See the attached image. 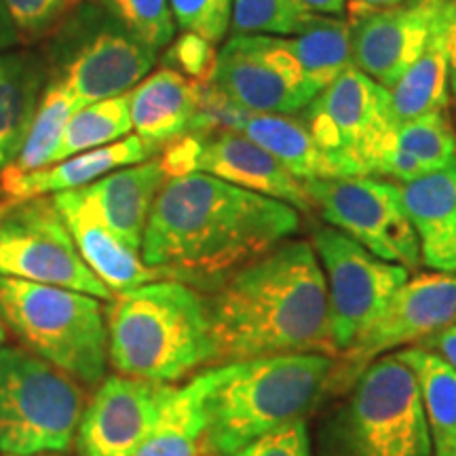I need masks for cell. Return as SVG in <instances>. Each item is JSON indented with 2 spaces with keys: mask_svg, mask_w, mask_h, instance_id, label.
Returning <instances> with one entry per match:
<instances>
[{
  "mask_svg": "<svg viewBox=\"0 0 456 456\" xmlns=\"http://www.w3.org/2000/svg\"><path fill=\"white\" fill-rule=\"evenodd\" d=\"M454 323H456V319H454Z\"/></svg>",
  "mask_w": 456,
  "mask_h": 456,
  "instance_id": "f6af8a7d",
  "label": "cell"
},
{
  "mask_svg": "<svg viewBox=\"0 0 456 456\" xmlns=\"http://www.w3.org/2000/svg\"><path fill=\"white\" fill-rule=\"evenodd\" d=\"M212 85L252 114L302 112L317 95L288 38L273 34H232L218 51Z\"/></svg>",
  "mask_w": 456,
  "mask_h": 456,
  "instance_id": "4fadbf2b",
  "label": "cell"
},
{
  "mask_svg": "<svg viewBox=\"0 0 456 456\" xmlns=\"http://www.w3.org/2000/svg\"><path fill=\"white\" fill-rule=\"evenodd\" d=\"M419 383L436 456H456V370L442 355L414 345L395 351Z\"/></svg>",
  "mask_w": 456,
  "mask_h": 456,
  "instance_id": "83f0119b",
  "label": "cell"
},
{
  "mask_svg": "<svg viewBox=\"0 0 456 456\" xmlns=\"http://www.w3.org/2000/svg\"><path fill=\"white\" fill-rule=\"evenodd\" d=\"M456 319V273H423L393 294L380 315L334 359L328 391L342 395L376 359L420 345Z\"/></svg>",
  "mask_w": 456,
  "mask_h": 456,
  "instance_id": "8fae6325",
  "label": "cell"
},
{
  "mask_svg": "<svg viewBox=\"0 0 456 456\" xmlns=\"http://www.w3.org/2000/svg\"><path fill=\"white\" fill-rule=\"evenodd\" d=\"M155 157V152L148 148L140 135L131 134L127 138L114 142V144L68 157L64 161L49 165V167L28 171V174L3 171L0 174V188L11 201L47 195L51 197L57 195V192L85 188L112 174V171L127 167V165L144 163Z\"/></svg>",
  "mask_w": 456,
  "mask_h": 456,
  "instance_id": "d6986e66",
  "label": "cell"
},
{
  "mask_svg": "<svg viewBox=\"0 0 456 456\" xmlns=\"http://www.w3.org/2000/svg\"><path fill=\"white\" fill-rule=\"evenodd\" d=\"M129 100L131 91L125 95H118V98L83 106L70 118V123L66 125L60 144H57L53 163L94 151V148L114 144V142L131 135L134 121H131Z\"/></svg>",
  "mask_w": 456,
  "mask_h": 456,
  "instance_id": "4dcf8cb0",
  "label": "cell"
},
{
  "mask_svg": "<svg viewBox=\"0 0 456 456\" xmlns=\"http://www.w3.org/2000/svg\"><path fill=\"white\" fill-rule=\"evenodd\" d=\"M83 106V102L68 89L64 81L47 85L43 89L41 100H38L37 114H34L24 146H21L15 161L4 171L28 174V171L49 167L53 163L57 144H60L66 125Z\"/></svg>",
  "mask_w": 456,
  "mask_h": 456,
  "instance_id": "f546056e",
  "label": "cell"
},
{
  "mask_svg": "<svg viewBox=\"0 0 456 456\" xmlns=\"http://www.w3.org/2000/svg\"><path fill=\"white\" fill-rule=\"evenodd\" d=\"M448 0H408L351 17L353 66L391 89L429 43Z\"/></svg>",
  "mask_w": 456,
  "mask_h": 456,
  "instance_id": "9a60e30c",
  "label": "cell"
},
{
  "mask_svg": "<svg viewBox=\"0 0 456 456\" xmlns=\"http://www.w3.org/2000/svg\"><path fill=\"white\" fill-rule=\"evenodd\" d=\"M456 159V125L448 110H437L397 125L395 140L385 159L383 178L406 184L446 167Z\"/></svg>",
  "mask_w": 456,
  "mask_h": 456,
  "instance_id": "cb8c5ba5",
  "label": "cell"
},
{
  "mask_svg": "<svg viewBox=\"0 0 456 456\" xmlns=\"http://www.w3.org/2000/svg\"><path fill=\"white\" fill-rule=\"evenodd\" d=\"M100 298L26 279L0 277V317L21 345L85 385L108 366V323Z\"/></svg>",
  "mask_w": 456,
  "mask_h": 456,
  "instance_id": "8992f818",
  "label": "cell"
},
{
  "mask_svg": "<svg viewBox=\"0 0 456 456\" xmlns=\"http://www.w3.org/2000/svg\"><path fill=\"white\" fill-rule=\"evenodd\" d=\"M444 30H446L450 95L456 100V0H448L444 11Z\"/></svg>",
  "mask_w": 456,
  "mask_h": 456,
  "instance_id": "74e56055",
  "label": "cell"
},
{
  "mask_svg": "<svg viewBox=\"0 0 456 456\" xmlns=\"http://www.w3.org/2000/svg\"><path fill=\"white\" fill-rule=\"evenodd\" d=\"M311 245L326 275L330 328L340 355L380 315L393 294L408 281L410 271L380 260L330 224L313 231Z\"/></svg>",
  "mask_w": 456,
  "mask_h": 456,
  "instance_id": "7c38bea8",
  "label": "cell"
},
{
  "mask_svg": "<svg viewBox=\"0 0 456 456\" xmlns=\"http://www.w3.org/2000/svg\"><path fill=\"white\" fill-rule=\"evenodd\" d=\"M408 3V0H346V11H349L351 17L372 13V11H383L397 7V4Z\"/></svg>",
  "mask_w": 456,
  "mask_h": 456,
  "instance_id": "b9f144b4",
  "label": "cell"
},
{
  "mask_svg": "<svg viewBox=\"0 0 456 456\" xmlns=\"http://www.w3.org/2000/svg\"><path fill=\"white\" fill-rule=\"evenodd\" d=\"M305 186L322 218L368 252L408 271L423 265L419 235L403 208L397 182L379 175H353L311 180Z\"/></svg>",
  "mask_w": 456,
  "mask_h": 456,
  "instance_id": "30bf717a",
  "label": "cell"
},
{
  "mask_svg": "<svg viewBox=\"0 0 456 456\" xmlns=\"http://www.w3.org/2000/svg\"><path fill=\"white\" fill-rule=\"evenodd\" d=\"M232 456H313V440L306 420L285 425L260 440H256L239 450Z\"/></svg>",
  "mask_w": 456,
  "mask_h": 456,
  "instance_id": "8d00e7d4",
  "label": "cell"
},
{
  "mask_svg": "<svg viewBox=\"0 0 456 456\" xmlns=\"http://www.w3.org/2000/svg\"><path fill=\"white\" fill-rule=\"evenodd\" d=\"M420 346L436 351L437 355H442L456 370V323H450L440 332L429 336V338L420 342Z\"/></svg>",
  "mask_w": 456,
  "mask_h": 456,
  "instance_id": "f35d334b",
  "label": "cell"
},
{
  "mask_svg": "<svg viewBox=\"0 0 456 456\" xmlns=\"http://www.w3.org/2000/svg\"><path fill=\"white\" fill-rule=\"evenodd\" d=\"M106 323L108 362L123 376L174 385L214 362L205 300L175 279L117 294Z\"/></svg>",
  "mask_w": 456,
  "mask_h": 456,
  "instance_id": "277c9868",
  "label": "cell"
},
{
  "mask_svg": "<svg viewBox=\"0 0 456 456\" xmlns=\"http://www.w3.org/2000/svg\"><path fill=\"white\" fill-rule=\"evenodd\" d=\"M4 456H66L64 452H37V454H4Z\"/></svg>",
  "mask_w": 456,
  "mask_h": 456,
  "instance_id": "7bdbcfd3",
  "label": "cell"
},
{
  "mask_svg": "<svg viewBox=\"0 0 456 456\" xmlns=\"http://www.w3.org/2000/svg\"><path fill=\"white\" fill-rule=\"evenodd\" d=\"M402 201L420 241L423 265L456 273V159L402 186Z\"/></svg>",
  "mask_w": 456,
  "mask_h": 456,
  "instance_id": "ffe728a7",
  "label": "cell"
},
{
  "mask_svg": "<svg viewBox=\"0 0 456 456\" xmlns=\"http://www.w3.org/2000/svg\"><path fill=\"white\" fill-rule=\"evenodd\" d=\"M20 37L38 38L53 30L83 0H3Z\"/></svg>",
  "mask_w": 456,
  "mask_h": 456,
  "instance_id": "d590c367",
  "label": "cell"
},
{
  "mask_svg": "<svg viewBox=\"0 0 456 456\" xmlns=\"http://www.w3.org/2000/svg\"><path fill=\"white\" fill-rule=\"evenodd\" d=\"M165 68L180 72L192 83H212L218 66V49L197 34L182 32L174 45H169L163 57Z\"/></svg>",
  "mask_w": 456,
  "mask_h": 456,
  "instance_id": "e575fe53",
  "label": "cell"
},
{
  "mask_svg": "<svg viewBox=\"0 0 456 456\" xmlns=\"http://www.w3.org/2000/svg\"><path fill=\"white\" fill-rule=\"evenodd\" d=\"M20 38L21 37L20 32H17L13 20H11L7 7H4V3L0 0V53H4V51L20 43Z\"/></svg>",
  "mask_w": 456,
  "mask_h": 456,
  "instance_id": "60d3db41",
  "label": "cell"
},
{
  "mask_svg": "<svg viewBox=\"0 0 456 456\" xmlns=\"http://www.w3.org/2000/svg\"><path fill=\"white\" fill-rule=\"evenodd\" d=\"M239 134L265 148L300 182L340 178L313 138L305 118H296L292 114L249 112L243 118Z\"/></svg>",
  "mask_w": 456,
  "mask_h": 456,
  "instance_id": "d4e9b609",
  "label": "cell"
},
{
  "mask_svg": "<svg viewBox=\"0 0 456 456\" xmlns=\"http://www.w3.org/2000/svg\"><path fill=\"white\" fill-rule=\"evenodd\" d=\"M214 362L336 353L328 283L311 241L285 239L228 275L205 300Z\"/></svg>",
  "mask_w": 456,
  "mask_h": 456,
  "instance_id": "7a4b0ae2",
  "label": "cell"
},
{
  "mask_svg": "<svg viewBox=\"0 0 456 456\" xmlns=\"http://www.w3.org/2000/svg\"><path fill=\"white\" fill-rule=\"evenodd\" d=\"M334 357L322 353L222 363L205 399V450L232 456L266 433L306 420L328 391Z\"/></svg>",
  "mask_w": 456,
  "mask_h": 456,
  "instance_id": "3957f363",
  "label": "cell"
},
{
  "mask_svg": "<svg viewBox=\"0 0 456 456\" xmlns=\"http://www.w3.org/2000/svg\"><path fill=\"white\" fill-rule=\"evenodd\" d=\"M288 45L317 94L353 68L351 24L342 17H309L302 30L288 38Z\"/></svg>",
  "mask_w": 456,
  "mask_h": 456,
  "instance_id": "f1b7e54d",
  "label": "cell"
},
{
  "mask_svg": "<svg viewBox=\"0 0 456 456\" xmlns=\"http://www.w3.org/2000/svg\"><path fill=\"white\" fill-rule=\"evenodd\" d=\"M309 21L289 0H232L235 34H273L294 37Z\"/></svg>",
  "mask_w": 456,
  "mask_h": 456,
  "instance_id": "d6a6232c",
  "label": "cell"
},
{
  "mask_svg": "<svg viewBox=\"0 0 456 456\" xmlns=\"http://www.w3.org/2000/svg\"><path fill=\"white\" fill-rule=\"evenodd\" d=\"M444 11H446V7H444ZM444 11L437 26L433 28V34L423 53L416 57L414 64L389 89L391 114L397 125L414 121V118L437 110H448L450 85Z\"/></svg>",
  "mask_w": 456,
  "mask_h": 456,
  "instance_id": "4316f807",
  "label": "cell"
},
{
  "mask_svg": "<svg viewBox=\"0 0 456 456\" xmlns=\"http://www.w3.org/2000/svg\"><path fill=\"white\" fill-rule=\"evenodd\" d=\"M313 456H436L416 376L395 353L376 359L323 416Z\"/></svg>",
  "mask_w": 456,
  "mask_h": 456,
  "instance_id": "5b68a950",
  "label": "cell"
},
{
  "mask_svg": "<svg viewBox=\"0 0 456 456\" xmlns=\"http://www.w3.org/2000/svg\"><path fill=\"white\" fill-rule=\"evenodd\" d=\"M165 182H167V171L161 159L155 157L144 163L112 171L94 184L85 186V192L98 205L106 224L129 248L142 254L148 218Z\"/></svg>",
  "mask_w": 456,
  "mask_h": 456,
  "instance_id": "7402d4cb",
  "label": "cell"
},
{
  "mask_svg": "<svg viewBox=\"0 0 456 456\" xmlns=\"http://www.w3.org/2000/svg\"><path fill=\"white\" fill-rule=\"evenodd\" d=\"M175 385L114 374L102 380L78 423L77 456H135Z\"/></svg>",
  "mask_w": 456,
  "mask_h": 456,
  "instance_id": "5bb4252c",
  "label": "cell"
},
{
  "mask_svg": "<svg viewBox=\"0 0 456 456\" xmlns=\"http://www.w3.org/2000/svg\"><path fill=\"white\" fill-rule=\"evenodd\" d=\"M131 121L135 135L159 157L192 131L197 117V83L171 68L148 74L131 91Z\"/></svg>",
  "mask_w": 456,
  "mask_h": 456,
  "instance_id": "44dd1931",
  "label": "cell"
},
{
  "mask_svg": "<svg viewBox=\"0 0 456 456\" xmlns=\"http://www.w3.org/2000/svg\"><path fill=\"white\" fill-rule=\"evenodd\" d=\"M57 212L66 220L78 254L94 275L117 296L138 285L157 281L159 273L144 265L138 249L129 248L102 218L98 205L85 188L51 195Z\"/></svg>",
  "mask_w": 456,
  "mask_h": 456,
  "instance_id": "e0dca14e",
  "label": "cell"
},
{
  "mask_svg": "<svg viewBox=\"0 0 456 456\" xmlns=\"http://www.w3.org/2000/svg\"><path fill=\"white\" fill-rule=\"evenodd\" d=\"M155 61V51L125 30H104L72 57L61 81L87 106L134 91L151 74Z\"/></svg>",
  "mask_w": 456,
  "mask_h": 456,
  "instance_id": "ac0fdd59",
  "label": "cell"
},
{
  "mask_svg": "<svg viewBox=\"0 0 456 456\" xmlns=\"http://www.w3.org/2000/svg\"><path fill=\"white\" fill-rule=\"evenodd\" d=\"M129 37L159 53L175 37L169 0H100Z\"/></svg>",
  "mask_w": 456,
  "mask_h": 456,
  "instance_id": "1f68e13d",
  "label": "cell"
},
{
  "mask_svg": "<svg viewBox=\"0 0 456 456\" xmlns=\"http://www.w3.org/2000/svg\"><path fill=\"white\" fill-rule=\"evenodd\" d=\"M300 228V212L277 199L192 171L167 178L152 205L142 260L161 279L218 285Z\"/></svg>",
  "mask_w": 456,
  "mask_h": 456,
  "instance_id": "6da1fadb",
  "label": "cell"
},
{
  "mask_svg": "<svg viewBox=\"0 0 456 456\" xmlns=\"http://www.w3.org/2000/svg\"><path fill=\"white\" fill-rule=\"evenodd\" d=\"M305 17L332 15L340 17L346 11V0H289Z\"/></svg>",
  "mask_w": 456,
  "mask_h": 456,
  "instance_id": "ab89813d",
  "label": "cell"
},
{
  "mask_svg": "<svg viewBox=\"0 0 456 456\" xmlns=\"http://www.w3.org/2000/svg\"><path fill=\"white\" fill-rule=\"evenodd\" d=\"M192 171L216 175L245 191L277 199L298 212L311 214L313 205L305 182L294 178L265 148L245 138L239 131L195 135Z\"/></svg>",
  "mask_w": 456,
  "mask_h": 456,
  "instance_id": "2e32d148",
  "label": "cell"
},
{
  "mask_svg": "<svg viewBox=\"0 0 456 456\" xmlns=\"http://www.w3.org/2000/svg\"><path fill=\"white\" fill-rule=\"evenodd\" d=\"M45 70L28 53H0V174L15 161L43 95Z\"/></svg>",
  "mask_w": 456,
  "mask_h": 456,
  "instance_id": "484cf974",
  "label": "cell"
},
{
  "mask_svg": "<svg viewBox=\"0 0 456 456\" xmlns=\"http://www.w3.org/2000/svg\"><path fill=\"white\" fill-rule=\"evenodd\" d=\"M0 277L60 285L106 302L114 298L85 265L51 197L20 199L0 209Z\"/></svg>",
  "mask_w": 456,
  "mask_h": 456,
  "instance_id": "9c48e42d",
  "label": "cell"
},
{
  "mask_svg": "<svg viewBox=\"0 0 456 456\" xmlns=\"http://www.w3.org/2000/svg\"><path fill=\"white\" fill-rule=\"evenodd\" d=\"M83 410L78 380L32 351L0 346V452H68Z\"/></svg>",
  "mask_w": 456,
  "mask_h": 456,
  "instance_id": "52a82bcc",
  "label": "cell"
},
{
  "mask_svg": "<svg viewBox=\"0 0 456 456\" xmlns=\"http://www.w3.org/2000/svg\"><path fill=\"white\" fill-rule=\"evenodd\" d=\"M302 112L340 178L383 175L397 129L389 89L353 66L319 91Z\"/></svg>",
  "mask_w": 456,
  "mask_h": 456,
  "instance_id": "ba28073f",
  "label": "cell"
},
{
  "mask_svg": "<svg viewBox=\"0 0 456 456\" xmlns=\"http://www.w3.org/2000/svg\"><path fill=\"white\" fill-rule=\"evenodd\" d=\"M175 26L218 45L231 30L232 0H169Z\"/></svg>",
  "mask_w": 456,
  "mask_h": 456,
  "instance_id": "836d02e7",
  "label": "cell"
},
{
  "mask_svg": "<svg viewBox=\"0 0 456 456\" xmlns=\"http://www.w3.org/2000/svg\"><path fill=\"white\" fill-rule=\"evenodd\" d=\"M4 340H7V328H4L3 317H0V346L4 345Z\"/></svg>",
  "mask_w": 456,
  "mask_h": 456,
  "instance_id": "ee69618b",
  "label": "cell"
},
{
  "mask_svg": "<svg viewBox=\"0 0 456 456\" xmlns=\"http://www.w3.org/2000/svg\"><path fill=\"white\" fill-rule=\"evenodd\" d=\"M218 379V366L174 387L144 446L135 456H209L205 450V399Z\"/></svg>",
  "mask_w": 456,
  "mask_h": 456,
  "instance_id": "603a6c76",
  "label": "cell"
}]
</instances>
